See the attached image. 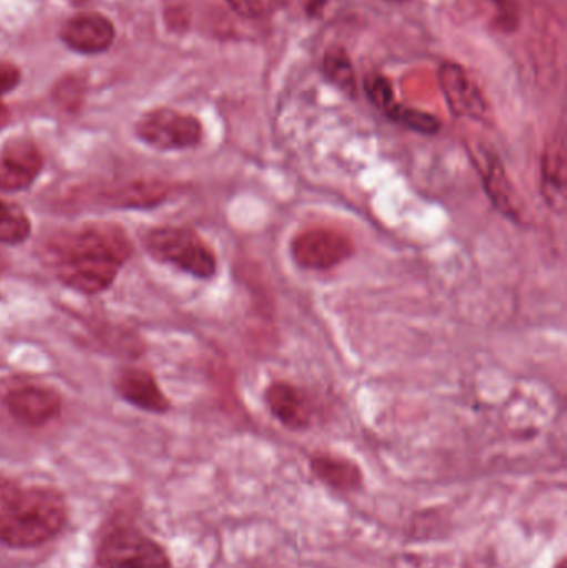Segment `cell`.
Listing matches in <instances>:
<instances>
[{
    "instance_id": "cell-1",
    "label": "cell",
    "mask_w": 567,
    "mask_h": 568,
    "mask_svg": "<svg viewBox=\"0 0 567 568\" xmlns=\"http://www.w3.org/2000/svg\"><path fill=\"white\" fill-rule=\"evenodd\" d=\"M49 263L63 286L100 294L115 282L133 255V243L115 223H85L50 240Z\"/></svg>"
},
{
    "instance_id": "cell-2",
    "label": "cell",
    "mask_w": 567,
    "mask_h": 568,
    "mask_svg": "<svg viewBox=\"0 0 567 568\" xmlns=\"http://www.w3.org/2000/svg\"><path fill=\"white\" fill-rule=\"evenodd\" d=\"M67 523V506L57 490L19 489L0 513V542L32 549L55 539Z\"/></svg>"
},
{
    "instance_id": "cell-3",
    "label": "cell",
    "mask_w": 567,
    "mask_h": 568,
    "mask_svg": "<svg viewBox=\"0 0 567 568\" xmlns=\"http://www.w3.org/2000/svg\"><path fill=\"white\" fill-rule=\"evenodd\" d=\"M145 248L153 260L175 266L196 280L216 275L219 263L215 253L202 236L185 226H156L145 236Z\"/></svg>"
},
{
    "instance_id": "cell-4",
    "label": "cell",
    "mask_w": 567,
    "mask_h": 568,
    "mask_svg": "<svg viewBox=\"0 0 567 568\" xmlns=\"http://www.w3.org/2000/svg\"><path fill=\"white\" fill-rule=\"evenodd\" d=\"M136 136L159 152H179L195 149L203 139L199 119L170 109L152 110L139 120Z\"/></svg>"
},
{
    "instance_id": "cell-5",
    "label": "cell",
    "mask_w": 567,
    "mask_h": 568,
    "mask_svg": "<svg viewBox=\"0 0 567 568\" xmlns=\"http://www.w3.org/2000/svg\"><path fill=\"white\" fill-rule=\"evenodd\" d=\"M99 568H173L169 554L135 529L112 530L97 557Z\"/></svg>"
},
{
    "instance_id": "cell-6",
    "label": "cell",
    "mask_w": 567,
    "mask_h": 568,
    "mask_svg": "<svg viewBox=\"0 0 567 568\" xmlns=\"http://www.w3.org/2000/svg\"><path fill=\"white\" fill-rule=\"evenodd\" d=\"M7 413L16 423L27 427H42L62 413V396L43 384H22L12 387L3 397Z\"/></svg>"
},
{
    "instance_id": "cell-7",
    "label": "cell",
    "mask_w": 567,
    "mask_h": 568,
    "mask_svg": "<svg viewBox=\"0 0 567 568\" xmlns=\"http://www.w3.org/2000/svg\"><path fill=\"white\" fill-rule=\"evenodd\" d=\"M42 170V152L32 140H9L0 149V192H26L37 182Z\"/></svg>"
},
{
    "instance_id": "cell-8",
    "label": "cell",
    "mask_w": 567,
    "mask_h": 568,
    "mask_svg": "<svg viewBox=\"0 0 567 568\" xmlns=\"http://www.w3.org/2000/svg\"><path fill=\"white\" fill-rule=\"evenodd\" d=\"M439 87L453 115L459 119L482 120L488 113V102L478 83L458 63L446 62L439 67Z\"/></svg>"
},
{
    "instance_id": "cell-9",
    "label": "cell",
    "mask_w": 567,
    "mask_h": 568,
    "mask_svg": "<svg viewBox=\"0 0 567 568\" xmlns=\"http://www.w3.org/2000/svg\"><path fill=\"white\" fill-rule=\"evenodd\" d=\"M113 389L126 404L145 413L162 416L172 409V403L150 371L140 367L119 371L113 379Z\"/></svg>"
},
{
    "instance_id": "cell-10",
    "label": "cell",
    "mask_w": 567,
    "mask_h": 568,
    "mask_svg": "<svg viewBox=\"0 0 567 568\" xmlns=\"http://www.w3.org/2000/svg\"><path fill=\"white\" fill-rule=\"evenodd\" d=\"M293 255L305 268L326 270L352 255V246L338 233L310 232L293 242Z\"/></svg>"
},
{
    "instance_id": "cell-11",
    "label": "cell",
    "mask_w": 567,
    "mask_h": 568,
    "mask_svg": "<svg viewBox=\"0 0 567 568\" xmlns=\"http://www.w3.org/2000/svg\"><path fill=\"white\" fill-rule=\"evenodd\" d=\"M266 404L276 420L290 430H305L312 426V399L305 390L288 383H273L265 393Z\"/></svg>"
},
{
    "instance_id": "cell-12",
    "label": "cell",
    "mask_w": 567,
    "mask_h": 568,
    "mask_svg": "<svg viewBox=\"0 0 567 568\" xmlns=\"http://www.w3.org/2000/svg\"><path fill=\"white\" fill-rule=\"evenodd\" d=\"M62 39L67 45L79 52H103L112 45L113 27L105 17L85 13L65 23Z\"/></svg>"
},
{
    "instance_id": "cell-13",
    "label": "cell",
    "mask_w": 567,
    "mask_h": 568,
    "mask_svg": "<svg viewBox=\"0 0 567 568\" xmlns=\"http://www.w3.org/2000/svg\"><path fill=\"white\" fill-rule=\"evenodd\" d=\"M541 192L553 210L565 209L566 203V142L565 133H556L543 153Z\"/></svg>"
},
{
    "instance_id": "cell-14",
    "label": "cell",
    "mask_w": 567,
    "mask_h": 568,
    "mask_svg": "<svg viewBox=\"0 0 567 568\" xmlns=\"http://www.w3.org/2000/svg\"><path fill=\"white\" fill-rule=\"evenodd\" d=\"M313 476L332 490L338 493H355L363 489L362 469L353 460L345 457L318 454L310 459Z\"/></svg>"
},
{
    "instance_id": "cell-15",
    "label": "cell",
    "mask_w": 567,
    "mask_h": 568,
    "mask_svg": "<svg viewBox=\"0 0 567 568\" xmlns=\"http://www.w3.org/2000/svg\"><path fill=\"white\" fill-rule=\"evenodd\" d=\"M483 182L496 209L508 216L509 220H519L523 216V205L519 202L518 193L506 173L505 166L496 155H486L485 170H483Z\"/></svg>"
},
{
    "instance_id": "cell-16",
    "label": "cell",
    "mask_w": 567,
    "mask_h": 568,
    "mask_svg": "<svg viewBox=\"0 0 567 568\" xmlns=\"http://www.w3.org/2000/svg\"><path fill=\"white\" fill-rule=\"evenodd\" d=\"M170 189L163 182H133L112 193L120 209H153L169 199Z\"/></svg>"
},
{
    "instance_id": "cell-17",
    "label": "cell",
    "mask_w": 567,
    "mask_h": 568,
    "mask_svg": "<svg viewBox=\"0 0 567 568\" xmlns=\"http://www.w3.org/2000/svg\"><path fill=\"white\" fill-rule=\"evenodd\" d=\"M32 235V220L17 203L0 199V245L17 246Z\"/></svg>"
},
{
    "instance_id": "cell-18",
    "label": "cell",
    "mask_w": 567,
    "mask_h": 568,
    "mask_svg": "<svg viewBox=\"0 0 567 568\" xmlns=\"http://www.w3.org/2000/svg\"><path fill=\"white\" fill-rule=\"evenodd\" d=\"M323 67H325V73L330 82L335 83L338 89L345 90V92H355V72H353L352 62H350L345 49H342V47L330 49L326 52Z\"/></svg>"
},
{
    "instance_id": "cell-19",
    "label": "cell",
    "mask_w": 567,
    "mask_h": 568,
    "mask_svg": "<svg viewBox=\"0 0 567 568\" xmlns=\"http://www.w3.org/2000/svg\"><path fill=\"white\" fill-rule=\"evenodd\" d=\"M385 113L393 122L399 123V125L413 130V132L435 135V133H438L439 129H442V122H439L436 116L422 112V110L398 105V103H395V105Z\"/></svg>"
},
{
    "instance_id": "cell-20",
    "label": "cell",
    "mask_w": 567,
    "mask_h": 568,
    "mask_svg": "<svg viewBox=\"0 0 567 568\" xmlns=\"http://www.w3.org/2000/svg\"><path fill=\"white\" fill-rule=\"evenodd\" d=\"M226 2L239 16L260 20L275 16L288 0H226Z\"/></svg>"
},
{
    "instance_id": "cell-21",
    "label": "cell",
    "mask_w": 567,
    "mask_h": 568,
    "mask_svg": "<svg viewBox=\"0 0 567 568\" xmlns=\"http://www.w3.org/2000/svg\"><path fill=\"white\" fill-rule=\"evenodd\" d=\"M366 93L369 100L375 103L383 112H388L395 105V93H393L392 83L386 77L375 75L366 80Z\"/></svg>"
},
{
    "instance_id": "cell-22",
    "label": "cell",
    "mask_w": 567,
    "mask_h": 568,
    "mask_svg": "<svg viewBox=\"0 0 567 568\" xmlns=\"http://www.w3.org/2000/svg\"><path fill=\"white\" fill-rule=\"evenodd\" d=\"M19 79L20 73L16 67L10 65V63L0 62V99H2L6 93H9L10 90L16 89Z\"/></svg>"
},
{
    "instance_id": "cell-23",
    "label": "cell",
    "mask_w": 567,
    "mask_h": 568,
    "mask_svg": "<svg viewBox=\"0 0 567 568\" xmlns=\"http://www.w3.org/2000/svg\"><path fill=\"white\" fill-rule=\"evenodd\" d=\"M19 489L20 487L12 479L0 476V513H2L3 507L9 504V500L16 496Z\"/></svg>"
},
{
    "instance_id": "cell-24",
    "label": "cell",
    "mask_w": 567,
    "mask_h": 568,
    "mask_svg": "<svg viewBox=\"0 0 567 568\" xmlns=\"http://www.w3.org/2000/svg\"><path fill=\"white\" fill-rule=\"evenodd\" d=\"M7 122H9V110L6 109L3 103H0V130L7 125Z\"/></svg>"
},
{
    "instance_id": "cell-25",
    "label": "cell",
    "mask_w": 567,
    "mask_h": 568,
    "mask_svg": "<svg viewBox=\"0 0 567 568\" xmlns=\"http://www.w3.org/2000/svg\"><path fill=\"white\" fill-rule=\"evenodd\" d=\"M7 268H9V258L0 252V275H3V273L7 272Z\"/></svg>"
},
{
    "instance_id": "cell-26",
    "label": "cell",
    "mask_w": 567,
    "mask_h": 568,
    "mask_svg": "<svg viewBox=\"0 0 567 568\" xmlns=\"http://www.w3.org/2000/svg\"><path fill=\"white\" fill-rule=\"evenodd\" d=\"M392 2H405V0H392Z\"/></svg>"
}]
</instances>
